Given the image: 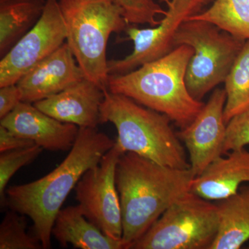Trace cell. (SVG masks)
I'll use <instances>...</instances> for the list:
<instances>
[{
    "instance_id": "44dd1931",
    "label": "cell",
    "mask_w": 249,
    "mask_h": 249,
    "mask_svg": "<svg viewBox=\"0 0 249 249\" xmlns=\"http://www.w3.org/2000/svg\"><path fill=\"white\" fill-rule=\"evenodd\" d=\"M41 249L39 239L27 231L25 215L9 209L0 224V249Z\"/></svg>"
},
{
    "instance_id": "7402d4cb",
    "label": "cell",
    "mask_w": 249,
    "mask_h": 249,
    "mask_svg": "<svg viewBox=\"0 0 249 249\" xmlns=\"http://www.w3.org/2000/svg\"><path fill=\"white\" fill-rule=\"evenodd\" d=\"M44 149L37 145L0 153V203L5 208L6 190L10 179L18 170L30 164Z\"/></svg>"
},
{
    "instance_id": "8fae6325",
    "label": "cell",
    "mask_w": 249,
    "mask_h": 249,
    "mask_svg": "<svg viewBox=\"0 0 249 249\" xmlns=\"http://www.w3.org/2000/svg\"><path fill=\"white\" fill-rule=\"evenodd\" d=\"M226 101L225 89H214L194 121L177 133L188 152L190 169L196 178L224 155L227 134L224 116Z\"/></svg>"
},
{
    "instance_id": "d6986e66",
    "label": "cell",
    "mask_w": 249,
    "mask_h": 249,
    "mask_svg": "<svg viewBox=\"0 0 249 249\" xmlns=\"http://www.w3.org/2000/svg\"><path fill=\"white\" fill-rule=\"evenodd\" d=\"M185 19L211 22L234 37L249 40V0H215L209 9Z\"/></svg>"
},
{
    "instance_id": "7c38bea8",
    "label": "cell",
    "mask_w": 249,
    "mask_h": 249,
    "mask_svg": "<svg viewBox=\"0 0 249 249\" xmlns=\"http://www.w3.org/2000/svg\"><path fill=\"white\" fill-rule=\"evenodd\" d=\"M0 124L18 137L29 139L50 151L70 150L79 127L54 119L30 103L21 102Z\"/></svg>"
},
{
    "instance_id": "52a82bcc",
    "label": "cell",
    "mask_w": 249,
    "mask_h": 249,
    "mask_svg": "<svg viewBox=\"0 0 249 249\" xmlns=\"http://www.w3.org/2000/svg\"><path fill=\"white\" fill-rule=\"evenodd\" d=\"M217 204L189 191L160 215L133 249H210L217 235Z\"/></svg>"
},
{
    "instance_id": "5bb4252c",
    "label": "cell",
    "mask_w": 249,
    "mask_h": 249,
    "mask_svg": "<svg viewBox=\"0 0 249 249\" xmlns=\"http://www.w3.org/2000/svg\"><path fill=\"white\" fill-rule=\"evenodd\" d=\"M106 89L83 80L45 99L34 103L37 109L61 122L97 128L103 124L101 108Z\"/></svg>"
},
{
    "instance_id": "7a4b0ae2",
    "label": "cell",
    "mask_w": 249,
    "mask_h": 249,
    "mask_svg": "<svg viewBox=\"0 0 249 249\" xmlns=\"http://www.w3.org/2000/svg\"><path fill=\"white\" fill-rule=\"evenodd\" d=\"M191 169H178L125 152L116 168L124 248L130 249L180 196L191 191Z\"/></svg>"
},
{
    "instance_id": "ac0fdd59",
    "label": "cell",
    "mask_w": 249,
    "mask_h": 249,
    "mask_svg": "<svg viewBox=\"0 0 249 249\" xmlns=\"http://www.w3.org/2000/svg\"><path fill=\"white\" fill-rule=\"evenodd\" d=\"M47 0H0V56L36 25Z\"/></svg>"
},
{
    "instance_id": "4316f807",
    "label": "cell",
    "mask_w": 249,
    "mask_h": 249,
    "mask_svg": "<svg viewBox=\"0 0 249 249\" xmlns=\"http://www.w3.org/2000/svg\"><path fill=\"white\" fill-rule=\"evenodd\" d=\"M211 0H191V3H190L191 16L199 13L202 6L207 4Z\"/></svg>"
},
{
    "instance_id": "d4e9b609",
    "label": "cell",
    "mask_w": 249,
    "mask_h": 249,
    "mask_svg": "<svg viewBox=\"0 0 249 249\" xmlns=\"http://www.w3.org/2000/svg\"><path fill=\"white\" fill-rule=\"evenodd\" d=\"M22 102V94L17 84L0 88V119L10 114Z\"/></svg>"
},
{
    "instance_id": "3957f363",
    "label": "cell",
    "mask_w": 249,
    "mask_h": 249,
    "mask_svg": "<svg viewBox=\"0 0 249 249\" xmlns=\"http://www.w3.org/2000/svg\"><path fill=\"white\" fill-rule=\"evenodd\" d=\"M193 53L191 46H178L134 71L109 75L107 89L165 114L179 128H185L205 105L192 97L187 89V67Z\"/></svg>"
},
{
    "instance_id": "5b68a950",
    "label": "cell",
    "mask_w": 249,
    "mask_h": 249,
    "mask_svg": "<svg viewBox=\"0 0 249 249\" xmlns=\"http://www.w3.org/2000/svg\"><path fill=\"white\" fill-rule=\"evenodd\" d=\"M67 29V43L85 78L107 89L106 50L109 36L129 25L113 0H58Z\"/></svg>"
},
{
    "instance_id": "83f0119b",
    "label": "cell",
    "mask_w": 249,
    "mask_h": 249,
    "mask_svg": "<svg viewBox=\"0 0 249 249\" xmlns=\"http://www.w3.org/2000/svg\"><path fill=\"white\" fill-rule=\"evenodd\" d=\"M159 1H160V2H164L167 5H169L172 0H159Z\"/></svg>"
},
{
    "instance_id": "603a6c76",
    "label": "cell",
    "mask_w": 249,
    "mask_h": 249,
    "mask_svg": "<svg viewBox=\"0 0 249 249\" xmlns=\"http://www.w3.org/2000/svg\"><path fill=\"white\" fill-rule=\"evenodd\" d=\"M124 10V17L129 24H150L156 27L160 24L157 16H165L167 11L162 9L154 0H113Z\"/></svg>"
},
{
    "instance_id": "6da1fadb",
    "label": "cell",
    "mask_w": 249,
    "mask_h": 249,
    "mask_svg": "<svg viewBox=\"0 0 249 249\" xmlns=\"http://www.w3.org/2000/svg\"><path fill=\"white\" fill-rule=\"evenodd\" d=\"M115 142L97 128L79 127L73 147L53 171L32 182L6 188L5 207L30 218L34 234L44 249L51 248L55 217L67 196Z\"/></svg>"
},
{
    "instance_id": "ba28073f",
    "label": "cell",
    "mask_w": 249,
    "mask_h": 249,
    "mask_svg": "<svg viewBox=\"0 0 249 249\" xmlns=\"http://www.w3.org/2000/svg\"><path fill=\"white\" fill-rule=\"evenodd\" d=\"M122 154L115 142L98 164L85 172L74 188L78 205L86 217L108 237L118 240H122L123 221L116 168Z\"/></svg>"
},
{
    "instance_id": "e0dca14e",
    "label": "cell",
    "mask_w": 249,
    "mask_h": 249,
    "mask_svg": "<svg viewBox=\"0 0 249 249\" xmlns=\"http://www.w3.org/2000/svg\"><path fill=\"white\" fill-rule=\"evenodd\" d=\"M218 203L219 228L210 249H239L249 241V184Z\"/></svg>"
},
{
    "instance_id": "2e32d148",
    "label": "cell",
    "mask_w": 249,
    "mask_h": 249,
    "mask_svg": "<svg viewBox=\"0 0 249 249\" xmlns=\"http://www.w3.org/2000/svg\"><path fill=\"white\" fill-rule=\"evenodd\" d=\"M52 235L62 247L80 249H122L123 240L106 235L83 213L79 205L61 209L55 217Z\"/></svg>"
},
{
    "instance_id": "cb8c5ba5",
    "label": "cell",
    "mask_w": 249,
    "mask_h": 249,
    "mask_svg": "<svg viewBox=\"0 0 249 249\" xmlns=\"http://www.w3.org/2000/svg\"><path fill=\"white\" fill-rule=\"evenodd\" d=\"M249 144V107L232 118L227 124L224 154L245 148Z\"/></svg>"
},
{
    "instance_id": "4fadbf2b",
    "label": "cell",
    "mask_w": 249,
    "mask_h": 249,
    "mask_svg": "<svg viewBox=\"0 0 249 249\" xmlns=\"http://www.w3.org/2000/svg\"><path fill=\"white\" fill-rule=\"evenodd\" d=\"M85 78L67 42L18 81L22 101L34 103L60 93Z\"/></svg>"
},
{
    "instance_id": "277c9868",
    "label": "cell",
    "mask_w": 249,
    "mask_h": 249,
    "mask_svg": "<svg viewBox=\"0 0 249 249\" xmlns=\"http://www.w3.org/2000/svg\"><path fill=\"white\" fill-rule=\"evenodd\" d=\"M101 113L103 124L109 122L115 126L116 144L123 154L134 152L178 169L191 168L181 140L165 114L107 89Z\"/></svg>"
},
{
    "instance_id": "30bf717a",
    "label": "cell",
    "mask_w": 249,
    "mask_h": 249,
    "mask_svg": "<svg viewBox=\"0 0 249 249\" xmlns=\"http://www.w3.org/2000/svg\"><path fill=\"white\" fill-rule=\"evenodd\" d=\"M191 0H172L164 18L156 27L147 29L128 26L125 31L134 43L132 53L122 59L108 60L109 75H120L163 58L175 49L174 36L178 27L191 16Z\"/></svg>"
},
{
    "instance_id": "484cf974",
    "label": "cell",
    "mask_w": 249,
    "mask_h": 249,
    "mask_svg": "<svg viewBox=\"0 0 249 249\" xmlns=\"http://www.w3.org/2000/svg\"><path fill=\"white\" fill-rule=\"evenodd\" d=\"M36 145L29 139L18 137L0 124V153Z\"/></svg>"
},
{
    "instance_id": "9a60e30c",
    "label": "cell",
    "mask_w": 249,
    "mask_h": 249,
    "mask_svg": "<svg viewBox=\"0 0 249 249\" xmlns=\"http://www.w3.org/2000/svg\"><path fill=\"white\" fill-rule=\"evenodd\" d=\"M244 183H249V151L245 147L214 160L194 178L191 191L207 200L220 201L237 193Z\"/></svg>"
},
{
    "instance_id": "ffe728a7",
    "label": "cell",
    "mask_w": 249,
    "mask_h": 249,
    "mask_svg": "<svg viewBox=\"0 0 249 249\" xmlns=\"http://www.w3.org/2000/svg\"><path fill=\"white\" fill-rule=\"evenodd\" d=\"M224 83L227 101L224 116L227 124L249 107V40L245 41Z\"/></svg>"
},
{
    "instance_id": "8992f818",
    "label": "cell",
    "mask_w": 249,
    "mask_h": 249,
    "mask_svg": "<svg viewBox=\"0 0 249 249\" xmlns=\"http://www.w3.org/2000/svg\"><path fill=\"white\" fill-rule=\"evenodd\" d=\"M246 40L234 37L213 23L185 19L174 36V46H191L194 53L186 73L187 89L192 97L201 101L224 83Z\"/></svg>"
},
{
    "instance_id": "9c48e42d",
    "label": "cell",
    "mask_w": 249,
    "mask_h": 249,
    "mask_svg": "<svg viewBox=\"0 0 249 249\" xmlns=\"http://www.w3.org/2000/svg\"><path fill=\"white\" fill-rule=\"evenodd\" d=\"M66 39V26L58 0H47L38 22L1 58L0 88L17 84Z\"/></svg>"
}]
</instances>
